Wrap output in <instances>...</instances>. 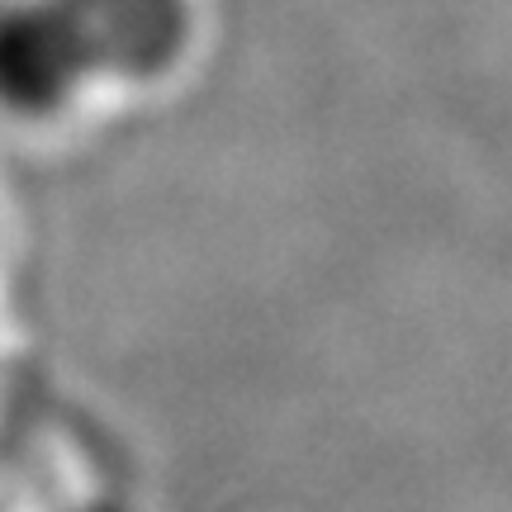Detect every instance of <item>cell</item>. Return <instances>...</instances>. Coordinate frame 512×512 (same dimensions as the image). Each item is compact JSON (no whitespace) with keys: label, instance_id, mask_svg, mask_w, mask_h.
<instances>
[{"label":"cell","instance_id":"1","mask_svg":"<svg viewBox=\"0 0 512 512\" xmlns=\"http://www.w3.org/2000/svg\"><path fill=\"white\" fill-rule=\"evenodd\" d=\"M190 43V0H5L0 110L48 119L95 81H147Z\"/></svg>","mask_w":512,"mask_h":512}]
</instances>
